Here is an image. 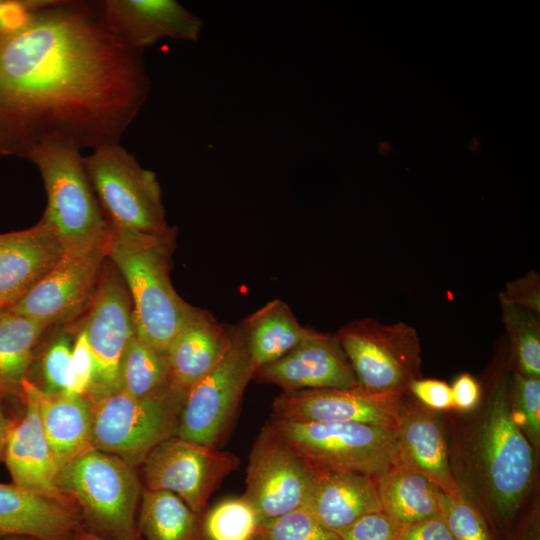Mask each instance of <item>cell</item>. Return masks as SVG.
<instances>
[{
  "label": "cell",
  "instance_id": "6da1fadb",
  "mask_svg": "<svg viewBox=\"0 0 540 540\" xmlns=\"http://www.w3.org/2000/svg\"><path fill=\"white\" fill-rule=\"evenodd\" d=\"M149 92L143 51L109 31L102 1L51 0L0 42V157L120 143Z\"/></svg>",
  "mask_w": 540,
  "mask_h": 540
},
{
  "label": "cell",
  "instance_id": "7a4b0ae2",
  "mask_svg": "<svg viewBox=\"0 0 540 540\" xmlns=\"http://www.w3.org/2000/svg\"><path fill=\"white\" fill-rule=\"evenodd\" d=\"M507 344L498 350L471 411L445 420L449 463L462 496L507 540L527 508L538 473V455L513 417ZM445 419V417H444Z\"/></svg>",
  "mask_w": 540,
  "mask_h": 540
},
{
  "label": "cell",
  "instance_id": "3957f363",
  "mask_svg": "<svg viewBox=\"0 0 540 540\" xmlns=\"http://www.w3.org/2000/svg\"><path fill=\"white\" fill-rule=\"evenodd\" d=\"M175 228L159 236L110 233L107 258L121 275L132 301L135 333L160 353L193 314L170 280Z\"/></svg>",
  "mask_w": 540,
  "mask_h": 540
},
{
  "label": "cell",
  "instance_id": "277c9868",
  "mask_svg": "<svg viewBox=\"0 0 540 540\" xmlns=\"http://www.w3.org/2000/svg\"><path fill=\"white\" fill-rule=\"evenodd\" d=\"M39 170L47 195L42 221L54 232L66 253L108 246L110 226L87 176L81 150L49 139L29 154Z\"/></svg>",
  "mask_w": 540,
  "mask_h": 540
},
{
  "label": "cell",
  "instance_id": "5b68a950",
  "mask_svg": "<svg viewBox=\"0 0 540 540\" xmlns=\"http://www.w3.org/2000/svg\"><path fill=\"white\" fill-rule=\"evenodd\" d=\"M57 485L78 506L83 524L107 540H138L140 482L133 467L94 447L59 469Z\"/></svg>",
  "mask_w": 540,
  "mask_h": 540
},
{
  "label": "cell",
  "instance_id": "8992f818",
  "mask_svg": "<svg viewBox=\"0 0 540 540\" xmlns=\"http://www.w3.org/2000/svg\"><path fill=\"white\" fill-rule=\"evenodd\" d=\"M83 164L110 226L119 236H159L170 232L161 186L154 171L141 166L120 143L98 147Z\"/></svg>",
  "mask_w": 540,
  "mask_h": 540
},
{
  "label": "cell",
  "instance_id": "52a82bcc",
  "mask_svg": "<svg viewBox=\"0 0 540 540\" xmlns=\"http://www.w3.org/2000/svg\"><path fill=\"white\" fill-rule=\"evenodd\" d=\"M273 431L316 471L377 478L401 463L395 428L358 422H298L274 418Z\"/></svg>",
  "mask_w": 540,
  "mask_h": 540
},
{
  "label": "cell",
  "instance_id": "ba28073f",
  "mask_svg": "<svg viewBox=\"0 0 540 540\" xmlns=\"http://www.w3.org/2000/svg\"><path fill=\"white\" fill-rule=\"evenodd\" d=\"M335 335L365 390L404 396L410 383L422 378L420 339L405 322L384 324L366 317L343 325Z\"/></svg>",
  "mask_w": 540,
  "mask_h": 540
},
{
  "label": "cell",
  "instance_id": "9c48e42d",
  "mask_svg": "<svg viewBox=\"0 0 540 540\" xmlns=\"http://www.w3.org/2000/svg\"><path fill=\"white\" fill-rule=\"evenodd\" d=\"M186 393L135 398L121 390L87 397L93 413V447L134 467L165 439L176 435Z\"/></svg>",
  "mask_w": 540,
  "mask_h": 540
},
{
  "label": "cell",
  "instance_id": "30bf717a",
  "mask_svg": "<svg viewBox=\"0 0 540 540\" xmlns=\"http://www.w3.org/2000/svg\"><path fill=\"white\" fill-rule=\"evenodd\" d=\"M253 374L246 331L241 322L230 327V344L221 361L188 389L176 436L214 446L234 415Z\"/></svg>",
  "mask_w": 540,
  "mask_h": 540
},
{
  "label": "cell",
  "instance_id": "8fae6325",
  "mask_svg": "<svg viewBox=\"0 0 540 540\" xmlns=\"http://www.w3.org/2000/svg\"><path fill=\"white\" fill-rule=\"evenodd\" d=\"M317 471L269 426L256 438L246 470L244 497L259 524L305 508Z\"/></svg>",
  "mask_w": 540,
  "mask_h": 540
},
{
  "label": "cell",
  "instance_id": "7c38bea8",
  "mask_svg": "<svg viewBox=\"0 0 540 540\" xmlns=\"http://www.w3.org/2000/svg\"><path fill=\"white\" fill-rule=\"evenodd\" d=\"M142 463L147 489L174 493L203 517L209 497L240 460L228 451L173 435L154 447Z\"/></svg>",
  "mask_w": 540,
  "mask_h": 540
},
{
  "label": "cell",
  "instance_id": "4fadbf2b",
  "mask_svg": "<svg viewBox=\"0 0 540 540\" xmlns=\"http://www.w3.org/2000/svg\"><path fill=\"white\" fill-rule=\"evenodd\" d=\"M91 301L83 329L94 357L95 376L87 397L118 390L120 362L135 335L132 301L121 275L111 262L109 267L103 265Z\"/></svg>",
  "mask_w": 540,
  "mask_h": 540
},
{
  "label": "cell",
  "instance_id": "5bb4252c",
  "mask_svg": "<svg viewBox=\"0 0 540 540\" xmlns=\"http://www.w3.org/2000/svg\"><path fill=\"white\" fill-rule=\"evenodd\" d=\"M403 396L374 393L359 385L348 389L283 391L272 405L273 417L298 422H358L395 428Z\"/></svg>",
  "mask_w": 540,
  "mask_h": 540
},
{
  "label": "cell",
  "instance_id": "9a60e30c",
  "mask_svg": "<svg viewBox=\"0 0 540 540\" xmlns=\"http://www.w3.org/2000/svg\"><path fill=\"white\" fill-rule=\"evenodd\" d=\"M106 259L107 247L65 253L50 272L6 310L49 326L68 318L92 299Z\"/></svg>",
  "mask_w": 540,
  "mask_h": 540
},
{
  "label": "cell",
  "instance_id": "2e32d148",
  "mask_svg": "<svg viewBox=\"0 0 540 540\" xmlns=\"http://www.w3.org/2000/svg\"><path fill=\"white\" fill-rule=\"evenodd\" d=\"M41 393V388L33 381L29 378L24 380L20 396L25 405L24 414L13 422L3 460L15 485L78 508L57 485L59 467L46 439L40 418Z\"/></svg>",
  "mask_w": 540,
  "mask_h": 540
},
{
  "label": "cell",
  "instance_id": "e0dca14e",
  "mask_svg": "<svg viewBox=\"0 0 540 540\" xmlns=\"http://www.w3.org/2000/svg\"><path fill=\"white\" fill-rule=\"evenodd\" d=\"M252 379L275 384L283 391L358 386L336 335L309 327H306L302 340L291 351L255 370Z\"/></svg>",
  "mask_w": 540,
  "mask_h": 540
},
{
  "label": "cell",
  "instance_id": "ac0fdd59",
  "mask_svg": "<svg viewBox=\"0 0 540 540\" xmlns=\"http://www.w3.org/2000/svg\"><path fill=\"white\" fill-rule=\"evenodd\" d=\"M102 6L109 31L139 51L165 38L195 42L203 26L175 0H104Z\"/></svg>",
  "mask_w": 540,
  "mask_h": 540
},
{
  "label": "cell",
  "instance_id": "d6986e66",
  "mask_svg": "<svg viewBox=\"0 0 540 540\" xmlns=\"http://www.w3.org/2000/svg\"><path fill=\"white\" fill-rule=\"evenodd\" d=\"M400 460L431 480L450 496H462L449 463L442 412L432 410L412 395L402 397L395 427Z\"/></svg>",
  "mask_w": 540,
  "mask_h": 540
},
{
  "label": "cell",
  "instance_id": "ffe728a7",
  "mask_svg": "<svg viewBox=\"0 0 540 540\" xmlns=\"http://www.w3.org/2000/svg\"><path fill=\"white\" fill-rule=\"evenodd\" d=\"M50 227L40 220L25 230L0 234V305L18 301L65 255Z\"/></svg>",
  "mask_w": 540,
  "mask_h": 540
},
{
  "label": "cell",
  "instance_id": "44dd1931",
  "mask_svg": "<svg viewBox=\"0 0 540 540\" xmlns=\"http://www.w3.org/2000/svg\"><path fill=\"white\" fill-rule=\"evenodd\" d=\"M80 510L13 484L0 483V536L75 540Z\"/></svg>",
  "mask_w": 540,
  "mask_h": 540
},
{
  "label": "cell",
  "instance_id": "7402d4cb",
  "mask_svg": "<svg viewBox=\"0 0 540 540\" xmlns=\"http://www.w3.org/2000/svg\"><path fill=\"white\" fill-rule=\"evenodd\" d=\"M229 344L230 328L208 311L195 308L165 353L174 383L187 393L217 366Z\"/></svg>",
  "mask_w": 540,
  "mask_h": 540
},
{
  "label": "cell",
  "instance_id": "603a6c76",
  "mask_svg": "<svg viewBox=\"0 0 540 540\" xmlns=\"http://www.w3.org/2000/svg\"><path fill=\"white\" fill-rule=\"evenodd\" d=\"M305 508L325 528L339 533L361 517L382 511L376 478L339 471H317Z\"/></svg>",
  "mask_w": 540,
  "mask_h": 540
},
{
  "label": "cell",
  "instance_id": "cb8c5ba5",
  "mask_svg": "<svg viewBox=\"0 0 540 540\" xmlns=\"http://www.w3.org/2000/svg\"><path fill=\"white\" fill-rule=\"evenodd\" d=\"M39 411L59 469L93 447V413L86 396L42 390Z\"/></svg>",
  "mask_w": 540,
  "mask_h": 540
},
{
  "label": "cell",
  "instance_id": "d4e9b609",
  "mask_svg": "<svg viewBox=\"0 0 540 540\" xmlns=\"http://www.w3.org/2000/svg\"><path fill=\"white\" fill-rule=\"evenodd\" d=\"M382 511L400 528L440 514V489L426 476L399 463L376 478Z\"/></svg>",
  "mask_w": 540,
  "mask_h": 540
},
{
  "label": "cell",
  "instance_id": "484cf974",
  "mask_svg": "<svg viewBox=\"0 0 540 540\" xmlns=\"http://www.w3.org/2000/svg\"><path fill=\"white\" fill-rule=\"evenodd\" d=\"M242 323L254 372L291 351L306 332L290 307L279 299L268 302Z\"/></svg>",
  "mask_w": 540,
  "mask_h": 540
},
{
  "label": "cell",
  "instance_id": "4316f807",
  "mask_svg": "<svg viewBox=\"0 0 540 540\" xmlns=\"http://www.w3.org/2000/svg\"><path fill=\"white\" fill-rule=\"evenodd\" d=\"M48 326L6 309L0 311V396H21L34 348Z\"/></svg>",
  "mask_w": 540,
  "mask_h": 540
},
{
  "label": "cell",
  "instance_id": "83f0119b",
  "mask_svg": "<svg viewBox=\"0 0 540 540\" xmlns=\"http://www.w3.org/2000/svg\"><path fill=\"white\" fill-rule=\"evenodd\" d=\"M138 520L144 540H205L202 517L169 491L142 490Z\"/></svg>",
  "mask_w": 540,
  "mask_h": 540
},
{
  "label": "cell",
  "instance_id": "f1b7e54d",
  "mask_svg": "<svg viewBox=\"0 0 540 540\" xmlns=\"http://www.w3.org/2000/svg\"><path fill=\"white\" fill-rule=\"evenodd\" d=\"M118 390L140 399L161 397L176 390L183 391L172 379L166 354L150 347L136 333L129 341L120 362Z\"/></svg>",
  "mask_w": 540,
  "mask_h": 540
},
{
  "label": "cell",
  "instance_id": "f546056e",
  "mask_svg": "<svg viewBox=\"0 0 540 540\" xmlns=\"http://www.w3.org/2000/svg\"><path fill=\"white\" fill-rule=\"evenodd\" d=\"M507 332L511 372L540 378L539 315L525 308L500 301Z\"/></svg>",
  "mask_w": 540,
  "mask_h": 540
},
{
  "label": "cell",
  "instance_id": "4dcf8cb0",
  "mask_svg": "<svg viewBox=\"0 0 540 540\" xmlns=\"http://www.w3.org/2000/svg\"><path fill=\"white\" fill-rule=\"evenodd\" d=\"M258 526V516L244 497L223 500L202 518L208 540H252Z\"/></svg>",
  "mask_w": 540,
  "mask_h": 540
},
{
  "label": "cell",
  "instance_id": "1f68e13d",
  "mask_svg": "<svg viewBox=\"0 0 540 540\" xmlns=\"http://www.w3.org/2000/svg\"><path fill=\"white\" fill-rule=\"evenodd\" d=\"M509 397L516 424L539 456L540 378L511 372Z\"/></svg>",
  "mask_w": 540,
  "mask_h": 540
},
{
  "label": "cell",
  "instance_id": "d6a6232c",
  "mask_svg": "<svg viewBox=\"0 0 540 540\" xmlns=\"http://www.w3.org/2000/svg\"><path fill=\"white\" fill-rule=\"evenodd\" d=\"M440 515L455 540H499L484 515L464 496L440 490Z\"/></svg>",
  "mask_w": 540,
  "mask_h": 540
},
{
  "label": "cell",
  "instance_id": "836d02e7",
  "mask_svg": "<svg viewBox=\"0 0 540 540\" xmlns=\"http://www.w3.org/2000/svg\"><path fill=\"white\" fill-rule=\"evenodd\" d=\"M256 536L262 540H341L306 509L300 508L260 523Z\"/></svg>",
  "mask_w": 540,
  "mask_h": 540
},
{
  "label": "cell",
  "instance_id": "e575fe53",
  "mask_svg": "<svg viewBox=\"0 0 540 540\" xmlns=\"http://www.w3.org/2000/svg\"><path fill=\"white\" fill-rule=\"evenodd\" d=\"M72 343L67 335L57 337L46 350L41 363L45 393H65L69 385Z\"/></svg>",
  "mask_w": 540,
  "mask_h": 540
},
{
  "label": "cell",
  "instance_id": "d590c367",
  "mask_svg": "<svg viewBox=\"0 0 540 540\" xmlns=\"http://www.w3.org/2000/svg\"><path fill=\"white\" fill-rule=\"evenodd\" d=\"M95 376V361L82 328L72 345L69 385L65 393L86 396L90 391Z\"/></svg>",
  "mask_w": 540,
  "mask_h": 540
},
{
  "label": "cell",
  "instance_id": "8d00e7d4",
  "mask_svg": "<svg viewBox=\"0 0 540 540\" xmlns=\"http://www.w3.org/2000/svg\"><path fill=\"white\" fill-rule=\"evenodd\" d=\"M400 528L383 511L367 514L337 533L341 540H398Z\"/></svg>",
  "mask_w": 540,
  "mask_h": 540
},
{
  "label": "cell",
  "instance_id": "74e56055",
  "mask_svg": "<svg viewBox=\"0 0 540 540\" xmlns=\"http://www.w3.org/2000/svg\"><path fill=\"white\" fill-rule=\"evenodd\" d=\"M499 300L540 314V278L536 270L506 283Z\"/></svg>",
  "mask_w": 540,
  "mask_h": 540
},
{
  "label": "cell",
  "instance_id": "f35d334b",
  "mask_svg": "<svg viewBox=\"0 0 540 540\" xmlns=\"http://www.w3.org/2000/svg\"><path fill=\"white\" fill-rule=\"evenodd\" d=\"M51 0H0V42L23 28Z\"/></svg>",
  "mask_w": 540,
  "mask_h": 540
},
{
  "label": "cell",
  "instance_id": "ab89813d",
  "mask_svg": "<svg viewBox=\"0 0 540 540\" xmlns=\"http://www.w3.org/2000/svg\"><path fill=\"white\" fill-rule=\"evenodd\" d=\"M409 394L424 406L439 412L454 410L450 385L443 380L419 378L409 385Z\"/></svg>",
  "mask_w": 540,
  "mask_h": 540
},
{
  "label": "cell",
  "instance_id": "60d3db41",
  "mask_svg": "<svg viewBox=\"0 0 540 540\" xmlns=\"http://www.w3.org/2000/svg\"><path fill=\"white\" fill-rule=\"evenodd\" d=\"M450 387L454 411L468 412L479 404L482 393L481 383L469 373H462L457 376Z\"/></svg>",
  "mask_w": 540,
  "mask_h": 540
},
{
  "label": "cell",
  "instance_id": "b9f144b4",
  "mask_svg": "<svg viewBox=\"0 0 540 540\" xmlns=\"http://www.w3.org/2000/svg\"><path fill=\"white\" fill-rule=\"evenodd\" d=\"M398 540H455L441 515L400 529Z\"/></svg>",
  "mask_w": 540,
  "mask_h": 540
},
{
  "label": "cell",
  "instance_id": "7bdbcfd3",
  "mask_svg": "<svg viewBox=\"0 0 540 540\" xmlns=\"http://www.w3.org/2000/svg\"><path fill=\"white\" fill-rule=\"evenodd\" d=\"M507 540H540V505L536 497L521 514Z\"/></svg>",
  "mask_w": 540,
  "mask_h": 540
},
{
  "label": "cell",
  "instance_id": "ee69618b",
  "mask_svg": "<svg viewBox=\"0 0 540 540\" xmlns=\"http://www.w3.org/2000/svg\"><path fill=\"white\" fill-rule=\"evenodd\" d=\"M2 396H0L1 398ZM14 420L9 419L2 407L0 399V461L3 460L6 441Z\"/></svg>",
  "mask_w": 540,
  "mask_h": 540
},
{
  "label": "cell",
  "instance_id": "f6af8a7d",
  "mask_svg": "<svg viewBox=\"0 0 540 540\" xmlns=\"http://www.w3.org/2000/svg\"><path fill=\"white\" fill-rule=\"evenodd\" d=\"M75 540H107V539L102 538V537L92 533L91 531L87 530L83 526L77 531V533L75 535ZM138 540H144V539L140 538Z\"/></svg>",
  "mask_w": 540,
  "mask_h": 540
},
{
  "label": "cell",
  "instance_id": "bcb514c9",
  "mask_svg": "<svg viewBox=\"0 0 540 540\" xmlns=\"http://www.w3.org/2000/svg\"><path fill=\"white\" fill-rule=\"evenodd\" d=\"M0 540H36L29 537L22 536H0Z\"/></svg>",
  "mask_w": 540,
  "mask_h": 540
},
{
  "label": "cell",
  "instance_id": "7dc6e473",
  "mask_svg": "<svg viewBox=\"0 0 540 540\" xmlns=\"http://www.w3.org/2000/svg\"><path fill=\"white\" fill-rule=\"evenodd\" d=\"M379 150L382 154H386L388 151H390V145H388L386 142H381L379 144Z\"/></svg>",
  "mask_w": 540,
  "mask_h": 540
},
{
  "label": "cell",
  "instance_id": "c3c4849f",
  "mask_svg": "<svg viewBox=\"0 0 540 540\" xmlns=\"http://www.w3.org/2000/svg\"><path fill=\"white\" fill-rule=\"evenodd\" d=\"M252 540H262V539L258 536H255Z\"/></svg>",
  "mask_w": 540,
  "mask_h": 540
},
{
  "label": "cell",
  "instance_id": "681fc988",
  "mask_svg": "<svg viewBox=\"0 0 540 540\" xmlns=\"http://www.w3.org/2000/svg\"><path fill=\"white\" fill-rule=\"evenodd\" d=\"M1 310H3V309H2V307H1V305H0V311H1Z\"/></svg>",
  "mask_w": 540,
  "mask_h": 540
}]
</instances>
